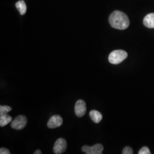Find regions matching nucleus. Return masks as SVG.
<instances>
[{"label":"nucleus","instance_id":"nucleus-1","mask_svg":"<svg viewBox=\"0 0 154 154\" xmlns=\"http://www.w3.org/2000/svg\"><path fill=\"white\" fill-rule=\"evenodd\" d=\"M109 21L111 27L118 30L126 29L130 25V21L126 14L119 11L112 12Z\"/></svg>","mask_w":154,"mask_h":154},{"label":"nucleus","instance_id":"nucleus-2","mask_svg":"<svg viewBox=\"0 0 154 154\" xmlns=\"http://www.w3.org/2000/svg\"><path fill=\"white\" fill-rule=\"evenodd\" d=\"M128 56L127 53L123 50L112 51L109 56V61L111 64L118 65L126 60Z\"/></svg>","mask_w":154,"mask_h":154},{"label":"nucleus","instance_id":"nucleus-3","mask_svg":"<svg viewBox=\"0 0 154 154\" xmlns=\"http://www.w3.org/2000/svg\"><path fill=\"white\" fill-rule=\"evenodd\" d=\"M27 118L26 116H18L11 122V127L13 129L17 130H21L23 129L27 124Z\"/></svg>","mask_w":154,"mask_h":154},{"label":"nucleus","instance_id":"nucleus-4","mask_svg":"<svg viewBox=\"0 0 154 154\" xmlns=\"http://www.w3.org/2000/svg\"><path fill=\"white\" fill-rule=\"evenodd\" d=\"M103 149V146L102 144H96L93 146H83L82 150L86 154H102Z\"/></svg>","mask_w":154,"mask_h":154},{"label":"nucleus","instance_id":"nucleus-5","mask_svg":"<svg viewBox=\"0 0 154 154\" xmlns=\"http://www.w3.org/2000/svg\"><path fill=\"white\" fill-rule=\"evenodd\" d=\"M67 149V142L63 138H59L56 140L54 147L53 152L55 154H61L63 153Z\"/></svg>","mask_w":154,"mask_h":154},{"label":"nucleus","instance_id":"nucleus-6","mask_svg":"<svg viewBox=\"0 0 154 154\" xmlns=\"http://www.w3.org/2000/svg\"><path fill=\"white\" fill-rule=\"evenodd\" d=\"M75 113L78 117H82L86 114V105L85 102L79 99L78 100L75 105Z\"/></svg>","mask_w":154,"mask_h":154},{"label":"nucleus","instance_id":"nucleus-7","mask_svg":"<svg viewBox=\"0 0 154 154\" xmlns=\"http://www.w3.org/2000/svg\"><path fill=\"white\" fill-rule=\"evenodd\" d=\"M63 123V119L61 116L54 115L50 118L47 126L49 128H55L61 126Z\"/></svg>","mask_w":154,"mask_h":154},{"label":"nucleus","instance_id":"nucleus-8","mask_svg":"<svg viewBox=\"0 0 154 154\" xmlns=\"http://www.w3.org/2000/svg\"><path fill=\"white\" fill-rule=\"evenodd\" d=\"M144 25L149 29L154 28V13H149L143 19Z\"/></svg>","mask_w":154,"mask_h":154},{"label":"nucleus","instance_id":"nucleus-9","mask_svg":"<svg viewBox=\"0 0 154 154\" xmlns=\"http://www.w3.org/2000/svg\"><path fill=\"white\" fill-rule=\"evenodd\" d=\"M89 116L91 120L95 123H99L103 118L102 114L100 112L95 110H91L89 113Z\"/></svg>","mask_w":154,"mask_h":154},{"label":"nucleus","instance_id":"nucleus-10","mask_svg":"<svg viewBox=\"0 0 154 154\" xmlns=\"http://www.w3.org/2000/svg\"><path fill=\"white\" fill-rule=\"evenodd\" d=\"M16 7L21 15H24L27 10L26 5L23 0H20L16 4Z\"/></svg>","mask_w":154,"mask_h":154},{"label":"nucleus","instance_id":"nucleus-11","mask_svg":"<svg viewBox=\"0 0 154 154\" xmlns=\"http://www.w3.org/2000/svg\"><path fill=\"white\" fill-rule=\"evenodd\" d=\"M12 121V118L8 114L0 116V126L4 127L8 125Z\"/></svg>","mask_w":154,"mask_h":154},{"label":"nucleus","instance_id":"nucleus-12","mask_svg":"<svg viewBox=\"0 0 154 154\" xmlns=\"http://www.w3.org/2000/svg\"><path fill=\"white\" fill-rule=\"evenodd\" d=\"M11 109L12 108L9 106H0V116L7 114Z\"/></svg>","mask_w":154,"mask_h":154},{"label":"nucleus","instance_id":"nucleus-13","mask_svg":"<svg viewBox=\"0 0 154 154\" xmlns=\"http://www.w3.org/2000/svg\"><path fill=\"white\" fill-rule=\"evenodd\" d=\"M139 154H150L151 152L149 148L147 147H144L142 149H140L138 152Z\"/></svg>","mask_w":154,"mask_h":154},{"label":"nucleus","instance_id":"nucleus-14","mask_svg":"<svg viewBox=\"0 0 154 154\" xmlns=\"http://www.w3.org/2000/svg\"><path fill=\"white\" fill-rule=\"evenodd\" d=\"M123 154H133V150L130 147H126L123 149L122 151Z\"/></svg>","mask_w":154,"mask_h":154},{"label":"nucleus","instance_id":"nucleus-15","mask_svg":"<svg viewBox=\"0 0 154 154\" xmlns=\"http://www.w3.org/2000/svg\"><path fill=\"white\" fill-rule=\"evenodd\" d=\"M0 154H10L11 152L9 149L5 148H1L0 149Z\"/></svg>","mask_w":154,"mask_h":154},{"label":"nucleus","instance_id":"nucleus-16","mask_svg":"<svg viewBox=\"0 0 154 154\" xmlns=\"http://www.w3.org/2000/svg\"><path fill=\"white\" fill-rule=\"evenodd\" d=\"M34 154H42V152H41V150H39V149H37V150H36L34 152Z\"/></svg>","mask_w":154,"mask_h":154}]
</instances>
